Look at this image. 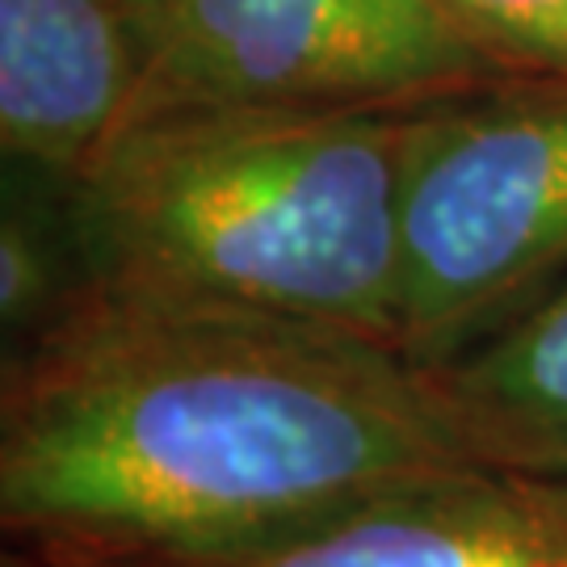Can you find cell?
Listing matches in <instances>:
<instances>
[{"label":"cell","mask_w":567,"mask_h":567,"mask_svg":"<svg viewBox=\"0 0 567 567\" xmlns=\"http://www.w3.org/2000/svg\"><path fill=\"white\" fill-rule=\"evenodd\" d=\"M118 4L140 51L131 118L177 105L416 110L508 81L442 0Z\"/></svg>","instance_id":"cell-4"},{"label":"cell","mask_w":567,"mask_h":567,"mask_svg":"<svg viewBox=\"0 0 567 567\" xmlns=\"http://www.w3.org/2000/svg\"><path fill=\"white\" fill-rule=\"evenodd\" d=\"M425 379L480 463L567 475V282Z\"/></svg>","instance_id":"cell-7"},{"label":"cell","mask_w":567,"mask_h":567,"mask_svg":"<svg viewBox=\"0 0 567 567\" xmlns=\"http://www.w3.org/2000/svg\"><path fill=\"white\" fill-rule=\"evenodd\" d=\"M39 550V547H34ZM60 567H567V475L454 466L278 543L206 559H55Z\"/></svg>","instance_id":"cell-5"},{"label":"cell","mask_w":567,"mask_h":567,"mask_svg":"<svg viewBox=\"0 0 567 567\" xmlns=\"http://www.w3.org/2000/svg\"><path fill=\"white\" fill-rule=\"evenodd\" d=\"M480 463L379 337L89 290L4 362L0 517L51 559H206Z\"/></svg>","instance_id":"cell-1"},{"label":"cell","mask_w":567,"mask_h":567,"mask_svg":"<svg viewBox=\"0 0 567 567\" xmlns=\"http://www.w3.org/2000/svg\"><path fill=\"white\" fill-rule=\"evenodd\" d=\"M567 282V81L408 114L391 349L442 365Z\"/></svg>","instance_id":"cell-3"},{"label":"cell","mask_w":567,"mask_h":567,"mask_svg":"<svg viewBox=\"0 0 567 567\" xmlns=\"http://www.w3.org/2000/svg\"><path fill=\"white\" fill-rule=\"evenodd\" d=\"M84 295V269L68 219V185L55 203L30 194L25 185L9 189L0 215V324L4 341L18 353L39 341L68 307ZM13 358V353H9Z\"/></svg>","instance_id":"cell-8"},{"label":"cell","mask_w":567,"mask_h":567,"mask_svg":"<svg viewBox=\"0 0 567 567\" xmlns=\"http://www.w3.org/2000/svg\"><path fill=\"white\" fill-rule=\"evenodd\" d=\"M501 72L567 81V0H442Z\"/></svg>","instance_id":"cell-9"},{"label":"cell","mask_w":567,"mask_h":567,"mask_svg":"<svg viewBox=\"0 0 567 567\" xmlns=\"http://www.w3.org/2000/svg\"><path fill=\"white\" fill-rule=\"evenodd\" d=\"M140 93V51L118 0H0L4 161L76 182Z\"/></svg>","instance_id":"cell-6"},{"label":"cell","mask_w":567,"mask_h":567,"mask_svg":"<svg viewBox=\"0 0 567 567\" xmlns=\"http://www.w3.org/2000/svg\"><path fill=\"white\" fill-rule=\"evenodd\" d=\"M412 110L177 105L68 182L84 286L391 344Z\"/></svg>","instance_id":"cell-2"},{"label":"cell","mask_w":567,"mask_h":567,"mask_svg":"<svg viewBox=\"0 0 567 567\" xmlns=\"http://www.w3.org/2000/svg\"><path fill=\"white\" fill-rule=\"evenodd\" d=\"M0 567H60L51 555H42V550H34V547H13V550H4V559H0Z\"/></svg>","instance_id":"cell-10"}]
</instances>
